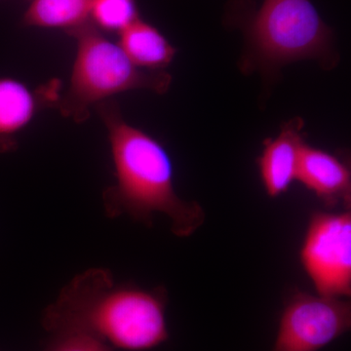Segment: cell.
<instances>
[{
    "instance_id": "10",
    "label": "cell",
    "mask_w": 351,
    "mask_h": 351,
    "mask_svg": "<svg viewBox=\"0 0 351 351\" xmlns=\"http://www.w3.org/2000/svg\"><path fill=\"white\" fill-rule=\"evenodd\" d=\"M117 34L120 48L138 68L165 71L174 59V46L158 29L141 18Z\"/></svg>"
},
{
    "instance_id": "8",
    "label": "cell",
    "mask_w": 351,
    "mask_h": 351,
    "mask_svg": "<svg viewBox=\"0 0 351 351\" xmlns=\"http://www.w3.org/2000/svg\"><path fill=\"white\" fill-rule=\"evenodd\" d=\"M297 181L301 182L329 206L341 204L350 209V170L348 164L338 156L304 145Z\"/></svg>"
},
{
    "instance_id": "12",
    "label": "cell",
    "mask_w": 351,
    "mask_h": 351,
    "mask_svg": "<svg viewBox=\"0 0 351 351\" xmlns=\"http://www.w3.org/2000/svg\"><path fill=\"white\" fill-rule=\"evenodd\" d=\"M138 18L136 0H93L89 22L101 32L119 34Z\"/></svg>"
},
{
    "instance_id": "2",
    "label": "cell",
    "mask_w": 351,
    "mask_h": 351,
    "mask_svg": "<svg viewBox=\"0 0 351 351\" xmlns=\"http://www.w3.org/2000/svg\"><path fill=\"white\" fill-rule=\"evenodd\" d=\"M108 131L115 181L103 193L108 218L128 215L152 226L154 214L170 219L176 237H189L203 225L205 212L197 202L182 199L174 186V168L162 145L122 117L110 100L95 107Z\"/></svg>"
},
{
    "instance_id": "9",
    "label": "cell",
    "mask_w": 351,
    "mask_h": 351,
    "mask_svg": "<svg viewBox=\"0 0 351 351\" xmlns=\"http://www.w3.org/2000/svg\"><path fill=\"white\" fill-rule=\"evenodd\" d=\"M45 106L43 90L34 92L13 78H0V152L17 147L15 136Z\"/></svg>"
},
{
    "instance_id": "3",
    "label": "cell",
    "mask_w": 351,
    "mask_h": 351,
    "mask_svg": "<svg viewBox=\"0 0 351 351\" xmlns=\"http://www.w3.org/2000/svg\"><path fill=\"white\" fill-rule=\"evenodd\" d=\"M68 34L76 41L75 63L68 89L54 106L64 117L82 123L91 108L114 95L137 89L164 94L169 89L172 76L167 71L138 68L91 23Z\"/></svg>"
},
{
    "instance_id": "5",
    "label": "cell",
    "mask_w": 351,
    "mask_h": 351,
    "mask_svg": "<svg viewBox=\"0 0 351 351\" xmlns=\"http://www.w3.org/2000/svg\"><path fill=\"white\" fill-rule=\"evenodd\" d=\"M301 263L318 295H351V213L315 212L309 219Z\"/></svg>"
},
{
    "instance_id": "7",
    "label": "cell",
    "mask_w": 351,
    "mask_h": 351,
    "mask_svg": "<svg viewBox=\"0 0 351 351\" xmlns=\"http://www.w3.org/2000/svg\"><path fill=\"white\" fill-rule=\"evenodd\" d=\"M301 117L289 120L280 133L265 143L258 165L263 188L270 197H278L297 181L304 143Z\"/></svg>"
},
{
    "instance_id": "1",
    "label": "cell",
    "mask_w": 351,
    "mask_h": 351,
    "mask_svg": "<svg viewBox=\"0 0 351 351\" xmlns=\"http://www.w3.org/2000/svg\"><path fill=\"white\" fill-rule=\"evenodd\" d=\"M165 289L119 285L101 267L77 274L43 313L41 324L50 334L80 331L113 348L145 351L169 338Z\"/></svg>"
},
{
    "instance_id": "13",
    "label": "cell",
    "mask_w": 351,
    "mask_h": 351,
    "mask_svg": "<svg viewBox=\"0 0 351 351\" xmlns=\"http://www.w3.org/2000/svg\"><path fill=\"white\" fill-rule=\"evenodd\" d=\"M51 336L43 351H113L106 341L85 332L60 331Z\"/></svg>"
},
{
    "instance_id": "6",
    "label": "cell",
    "mask_w": 351,
    "mask_h": 351,
    "mask_svg": "<svg viewBox=\"0 0 351 351\" xmlns=\"http://www.w3.org/2000/svg\"><path fill=\"white\" fill-rule=\"evenodd\" d=\"M346 299L295 291L281 314L272 351H318L350 329Z\"/></svg>"
},
{
    "instance_id": "11",
    "label": "cell",
    "mask_w": 351,
    "mask_h": 351,
    "mask_svg": "<svg viewBox=\"0 0 351 351\" xmlns=\"http://www.w3.org/2000/svg\"><path fill=\"white\" fill-rule=\"evenodd\" d=\"M93 0H32L23 24L66 32L89 23Z\"/></svg>"
},
{
    "instance_id": "4",
    "label": "cell",
    "mask_w": 351,
    "mask_h": 351,
    "mask_svg": "<svg viewBox=\"0 0 351 351\" xmlns=\"http://www.w3.org/2000/svg\"><path fill=\"white\" fill-rule=\"evenodd\" d=\"M245 68L278 69L300 60L337 63L332 29L311 0H263L247 31Z\"/></svg>"
}]
</instances>
